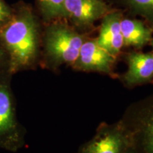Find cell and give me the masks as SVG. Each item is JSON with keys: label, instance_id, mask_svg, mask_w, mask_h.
<instances>
[{"label": "cell", "instance_id": "1", "mask_svg": "<svg viewBox=\"0 0 153 153\" xmlns=\"http://www.w3.org/2000/svg\"><path fill=\"white\" fill-rule=\"evenodd\" d=\"M42 32L39 17L31 6L23 1L12 6L10 20L0 30V45L13 75L36 64L41 53Z\"/></svg>", "mask_w": 153, "mask_h": 153}, {"label": "cell", "instance_id": "2", "mask_svg": "<svg viewBox=\"0 0 153 153\" xmlns=\"http://www.w3.org/2000/svg\"><path fill=\"white\" fill-rule=\"evenodd\" d=\"M85 39L65 19L45 24L42 32L43 62L55 69L63 64L73 65Z\"/></svg>", "mask_w": 153, "mask_h": 153}, {"label": "cell", "instance_id": "3", "mask_svg": "<svg viewBox=\"0 0 153 153\" xmlns=\"http://www.w3.org/2000/svg\"><path fill=\"white\" fill-rule=\"evenodd\" d=\"M12 76L8 69L0 71V148L16 152L24 146L25 132L17 117Z\"/></svg>", "mask_w": 153, "mask_h": 153}, {"label": "cell", "instance_id": "4", "mask_svg": "<svg viewBox=\"0 0 153 153\" xmlns=\"http://www.w3.org/2000/svg\"><path fill=\"white\" fill-rule=\"evenodd\" d=\"M111 11L106 0H65L64 19L72 27L86 30Z\"/></svg>", "mask_w": 153, "mask_h": 153}, {"label": "cell", "instance_id": "5", "mask_svg": "<svg viewBox=\"0 0 153 153\" xmlns=\"http://www.w3.org/2000/svg\"><path fill=\"white\" fill-rule=\"evenodd\" d=\"M115 61V57L101 48L97 39L84 41L74 68L85 71H97L110 73Z\"/></svg>", "mask_w": 153, "mask_h": 153}, {"label": "cell", "instance_id": "6", "mask_svg": "<svg viewBox=\"0 0 153 153\" xmlns=\"http://www.w3.org/2000/svg\"><path fill=\"white\" fill-rule=\"evenodd\" d=\"M122 15L120 11H111L103 17L97 43L105 51L116 57L123 46L120 30Z\"/></svg>", "mask_w": 153, "mask_h": 153}, {"label": "cell", "instance_id": "7", "mask_svg": "<svg viewBox=\"0 0 153 153\" xmlns=\"http://www.w3.org/2000/svg\"><path fill=\"white\" fill-rule=\"evenodd\" d=\"M128 71L124 80L128 85L145 83L153 79V55L152 53L133 52L126 57Z\"/></svg>", "mask_w": 153, "mask_h": 153}, {"label": "cell", "instance_id": "8", "mask_svg": "<svg viewBox=\"0 0 153 153\" xmlns=\"http://www.w3.org/2000/svg\"><path fill=\"white\" fill-rule=\"evenodd\" d=\"M120 30L123 36V46L141 48L150 43L152 39V28L136 19L123 18L122 16Z\"/></svg>", "mask_w": 153, "mask_h": 153}, {"label": "cell", "instance_id": "9", "mask_svg": "<svg viewBox=\"0 0 153 153\" xmlns=\"http://www.w3.org/2000/svg\"><path fill=\"white\" fill-rule=\"evenodd\" d=\"M126 139L116 129L101 132L86 147L85 153H122Z\"/></svg>", "mask_w": 153, "mask_h": 153}, {"label": "cell", "instance_id": "10", "mask_svg": "<svg viewBox=\"0 0 153 153\" xmlns=\"http://www.w3.org/2000/svg\"><path fill=\"white\" fill-rule=\"evenodd\" d=\"M65 0H36L38 16L44 24L65 19Z\"/></svg>", "mask_w": 153, "mask_h": 153}, {"label": "cell", "instance_id": "11", "mask_svg": "<svg viewBox=\"0 0 153 153\" xmlns=\"http://www.w3.org/2000/svg\"><path fill=\"white\" fill-rule=\"evenodd\" d=\"M120 2L130 14L143 17L153 26V0H120Z\"/></svg>", "mask_w": 153, "mask_h": 153}, {"label": "cell", "instance_id": "12", "mask_svg": "<svg viewBox=\"0 0 153 153\" xmlns=\"http://www.w3.org/2000/svg\"><path fill=\"white\" fill-rule=\"evenodd\" d=\"M143 132L145 150L148 153H153V109L145 120Z\"/></svg>", "mask_w": 153, "mask_h": 153}, {"label": "cell", "instance_id": "13", "mask_svg": "<svg viewBox=\"0 0 153 153\" xmlns=\"http://www.w3.org/2000/svg\"><path fill=\"white\" fill-rule=\"evenodd\" d=\"M12 15V6H9L4 0H0V30L10 20Z\"/></svg>", "mask_w": 153, "mask_h": 153}, {"label": "cell", "instance_id": "14", "mask_svg": "<svg viewBox=\"0 0 153 153\" xmlns=\"http://www.w3.org/2000/svg\"><path fill=\"white\" fill-rule=\"evenodd\" d=\"M7 69L9 70L8 60H7L4 51L1 45H0V71L7 70Z\"/></svg>", "mask_w": 153, "mask_h": 153}, {"label": "cell", "instance_id": "15", "mask_svg": "<svg viewBox=\"0 0 153 153\" xmlns=\"http://www.w3.org/2000/svg\"><path fill=\"white\" fill-rule=\"evenodd\" d=\"M150 45H151V46H152V54L153 55V38L152 40H151V41H150Z\"/></svg>", "mask_w": 153, "mask_h": 153}]
</instances>
